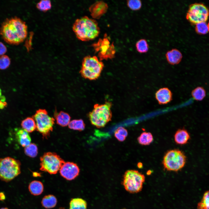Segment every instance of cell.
<instances>
[{
  "instance_id": "1",
  "label": "cell",
  "mask_w": 209,
  "mask_h": 209,
  "mask_svg": "<svg viewBox=\"0 0 209 209\" xmlns=\"http://www.w3.org/2000/svg\"><path fill=\"white\" fill-rule=\"evenodd\" d=\"M0 34L8 43L18 45L23 42L26 37L27 27L26 23L18 17L7 18L1 25Z\"/></svg>"
},
{
  "instance_id": "2",
  "label": "cell",
  "mask_w": 209,
  "mask_h": 209,
  "mask_svg": "<svg viewBox=\"0 0 209 209\" xmlns=\"http://www.w3.org/2000/svg\"><path fill=\"white\" fill-rule=\"evenodd\" d=\"M72 28L77 37L83 41L94 39L100 33V28L96 21L87 16L77 19Z\"/></svg>"
},
{
  "instance_id": "3",
  "label": "cell",
  "mask_w": 209,
  "mask_h": 209,
  "mask_svg": "<svg viewBox=\"0 0 209 209\" xmlns=\"http://www.w3.org/2000/svg\"><path fill=\"white\" fill-rule=\"evenodd\" d=\"M111 103L109 102L103 104H95L93 109L88 114L91 124L98 128L104 127L111 120Z\"/></svg>"
},
{
  "instance_id": "4",
  "label": "cell",
  "mask_w": 209,
  "mask_h": 209,
  "mask_svg": "<svg viewBox=\"0 0 209 209\" xmlns=\"http://www.w3.org/2000/svg\"><path fill=\"white\" fill-rule=\"evenodd\" d=\"M104 66L103 62L96 56L89 55L84 57L80 73L83 78L96 80L100 77Z\"/></svg>"
},
{
  "instance_id": "5",
  "label": "cell",
  "mask_w": 209,
  "mask_h": 209,
  "mask_svg": "<svg viewBox=\"0 0 209 209\" xmlns=\"http://www.w3.org/2000/svg\"><path fill=\"white\" fill-rule=\"evenodd\" d=\"M21 163L14 158L7 157L0 159V179L8 182L21 173Z\"/></svg>"
},
{
  "instance_id": "6",
  "label": "cell",
  "mask_w": 209,
  "mask_h": 209,
  "mask_svg": "<svg viewBox=\"0 0 209 209\" xmlns=\"http://www.w3.org/2000/svg\"><path fill=\"white\" fill-rule=\"evenodd\" d=\"M145 180V177L143 174L136 170H129L124 174L122 184L128 192L137 193L142 190Z\"/></svg>"
},
{
  "instance_id": "7",
  "label": "cell",
  "mask_w": 209,
  "mask_h": 209,
  "mask_svg": "<svg viewBox=\"0 0 209 209\" xmlns=\"http://www.w3.org/2000/svg\"><path fill=\"white\" fill-rule=\"evenodd\" d=\"M186 157L182 151L174 149L167 151L164 155L162 163L164 168L169 171H178L185 165Z\"/></svg>"
},
{
  "instance_id": "8",
  "label": "cell",
  "mask_w": 209,
  "mask_h": 209,
  "mask_svg": "<svg viewBox=\"0 0 209 209\" xmlns=\"http://www.w3.org/2000/svg\"><path fill=\"white\" fill-rule=\"evenodd\" d=\"M36 125V130L46 138L52 131L55 119L50 116L44 109L37 110L33 116Z\"/></svg>"
},
{
  "instance_id": "9",
  "label": "cell",
  "mask_w": 209,
  "mask_h": 209,
  "mask_svg": "<svg viewBox=\"0 0 209 209\" xmlns=\"http://www.w3.org/2000/svg\"><path fill=\"white\" fill-rule=\"evenodd\" d=\"M40 170L49 174H55L65 163L64 160L56 153H45L40 157Z\"/></svg>"
},
{
  "instance_id": "10",
  "label": "cell",
  "mask_w": 209,
  "mask_h": 209,
  "mask_svg": "<svg viewBox=\"0 0 209 209\" xmlns=\"http://www.w3.org/2000/svg\"><path fill=\"white\" fill-rule=\"evenodd\" d=\"M209 15V10L204 4L195 3L190 5L186 14V18L191 23L197 24L206 22Z\"/></svg>"
},
{
  "instance_id": "11",
  "label": "cell",
  "mask_w": 209,
  "mask_h": 209,
  "mask_svg": "<svg viewBox=\"0 0 209 209\" xmlns=\"http://www.w3.org/2000/svg\"><path fill=\"white\" fill-rule=\"evenodd\" d=\"M93 46L96 51L99 52L98 56L100 61L113 58L115 53L114 46L113 44H110L107 38L99 39Z\"/></svg>"
},
{
  "instance_id": "12",
  "label": "cell",
  "mask_w": 209,
  "mask_h": 209,
  "mask_svg": "<svg viewBox=\"0 0 209 209\" xmlns=\"http://www.w3.org/2000/svg\"><path fill=\"white\" fill-rule=\"evenodd\" d=\"M80 169L77 164L73 162H65L59 170L61 175L67 180L75 179L79 174Z\"/></svg>"
},
{
  "instance_id": "13",
  "label": "cell",
  "mask_w": 209,
  "mask_h": 209,
  "mask_svg": "<svg viewBox=\"0 0 209 209\" xmlns=\"http://www.w3.org/2000/svg\"><path fill=\"white\" fill-rule=\"evenodd\" d=\"M108 8L107 3L102 1H99L91 5L89 8V10L93 18L99 19L106 13Z\"/></svg>"
},
{
  "instance_id": "14",
  "label": "cell",
  "mask_w": 209,
  "mask_h": 209,
  "mask_svg": "<svg viewBox=\"0 0 209 209\" xmlns=\"http://www.w3.org/2000/svg\"><path fill=\"white\" fill-rule=\"evenodd\" d=\"M155 96L156 100L160 105L168 104L172 100V93L167 87L159 89L156 91Z\"/></svg>"
},
{
  "instance_id": "15",
  "label": "cell",
  "mask_w": 209,
  "mask_h": 209,
  "mask_svg": "<svg viewBox=\"0 0 209 209\" xmlns=\"http://www.w3.org/2000/svg\"><path fill=\"white\" fill-rule=\"evenodd\" d=\"M15 135L17 141L21 146L25 147L31 143V137L27 132L22 128L16 129Z\"/></svg>"
},
{
  "instance_id": "16",
  "label": "cell",
  "mask_w": 209,
  "mask_h": 209,
  "mask_svg": "<svg viewBox=\"0 0 209 209\" xmlns=\"http://www.w3.org/2000/svg\"><path fill=\"white\" fill-rule=\"evenodd\" d=\"M165 56L168 62L171 65L179 64L181 61L183 57L180 51L175 48L167 51L165 54Z\"/></svg>"
},
{
  "instance_id": "17",
  "label": "cell",
  "mask_w": 209,
  "mask_h": 209,
  "mask_svg": "<svg viewBox=\"0 0 209 209\" xmlns=\"http://www.w3.org/2000/svg\"><path fill=\"white\" fill-rule=\"evenodd\" d=\"M190 136L187 131L184 129H178L174 135V140L176 144L183 145L188 143Z\"/></svg>"
},
{
  "instance_id": "18",
  "label": "cell",
  "mask_w": 209,
  "mask_h": 209,
  "mask_svg": "<svg viewBox=\"0 0 209 209\" xmlns=\"http://www.w3.org/2000/svg\"><path fill=\"white\" fill-rule=\"evenodd\" d=\"M54 117L57 123L62 127L67 126L71 121V118L70 115L64 111H61L58 113H56L55 114Z\"/></svg>"
},
{
  "instance_id": "19",
  "label": "cell",
  "mask_w": 209,
  "mask_h": 209,
  "mask_svg": "<svg viewBox=\"0 0 209 209\" xmlns=\"http://www.w3.org/2000/svg\"><path fill=\"white\" fill-rule=\"evenodd\" d=\"M28 190L30 193L35 196L41 194L44 190V185L41 181L34 180L31 181L28 185Z\"/></svg>"
},
{
  "instance_id": "20",
  "label": "cell",
  "mask_w": 209,
  "mask_h": 209,
  "mask_svg": "<svg viewBox=\"0 0 209 209\" xmlns=\"http://www.w3.org/2000/svg\"><path fill=\"white\" fill-rule=\"evenodd\" d=\"M21 125L22 128L28 133L32 132L36 129L35 122L33 117H28L23 120Z\"/></svg>"
},
{
  "instance_id": "21",
  "label": "cell",
  "mask_w": 209,
  "mask_h": 209,
  "mask_svg": "<svg viewBox=\"0 0 209 209\" xmlns=\"http://www.w3.org/2000/svg\"><path fill=\"white\" fill-rule=\"evenodd\" d=\"M57 202V199L54 195L49 194L44 196L42 198L41 203L43 207L46 209L54 207Z\"/></svg>"
},
{
  "instance_id": "22",
  "label": "cell",
  "mask_w": 209,
  "mask_h": 209,
  "mask_svg": "<svg viewBox=\"0 0 209 209\" xmlns=\"http://www.w3.org/2000/svg\"><path fill=\"white\" fill-rule=\"evenodd\" d=\"M87 207L86 201L81 198L72 199L70 202L69 209H87Z\"/></svg>"
},
{
  "instance_id": "23",
  "label": "cell",
  "mask_w": 209,
  "mask_h": 209,
  "mask_svg": "<svg viewBox=\"0 0 209 209\" xmlns=\"http://www.w3.org/2000/svg\"><path fill=\"white\" fill-rule=\"evenodd\" d=\"M153 140V136L152 134L146 132L142 133L137 138L138 143L143 145H149L152 142Z\"/></svg>"
},
{
  "instance_id": "24",
  "label": "cell",
  "mask_w": 209,
  "mask_h": 209,
  "mask_svg": "<svg viewBox=\"0 0 209 209\" xmlns=\"http://www.w3.org/2000/svg\"><path fill=\"white\" fill-rule=\"evenodd\" d=\"M192 96L194 100L198 101L203 100L206 95L205 90L202 87H198L192 90Z\"/></svg>"
},
{
  "instance_id": "25",
  "label": "cell",
  "mask_w": 209,
  "mask_h": 209,
  "mask_svg": "<svg viewBox=\"0 0 209 209\" xmlns=\"http://www.w3.org/2000/svg\"><path fill=\"white\" fill-rule=\"evenodd\" d=\"M68 126L70 129L80 131L83 130L85 127V124L81 119L71 121Z\"/></svg>"
},
{
  "instance_id": "26",
  "label": "cell",
  "mask_w": 209,
  "mask_h": 209,
  "mask_svg": "<svg viewBox=\"0 0 209 209\" xmlns=\"http://www.w3.org/2000/svg\"><path fill=\"white\" fill-rule=\"evenodd\" d=\"M38 148L37 145L34 143H31L25 147L24 153L28 156L31 158H35L38 154Z\"/></svg>"
},
{
  "instance_id": "27",
  "label": "cell",
  "mask_w": 209,
  "mask_h": 209,
  "mask_svg": "<svg viewBox=\"0 0 209 209\" xmlns=\"http://www.w3.org/2000/svg\"><path fill=\"white\" fill-rule=\"evenodd\" d=\"M136 49L140 53L147 52L149 49V46L145 39H141L138 41L136 44Z\"/></svg>"
},
{
  "instance_id": "28",
  "label": "cell",
  "mask_w": 209,
  "mask_h": 209,
  "mask_svg": "<svg viewBox=\"0 0 209 209\" xmlns=\"http://www.w3.org/2000/svg\"><path fill=\"white\" fill-rule=\"evenodd\" d=\"M197 209H209V190L204 193L202 199L198 203Z\"/></svg>"
},
{
  "instance_id": "29",
  "label": "cell",
  "mask_w": 209,
  "mask_h": 209,
  "mask_svg": "<svg viewBox=\"0 0 209 209\" xmlns=\"http://www.w3.org/2000/svg\"><path fill=\"white\" fill-rule=\"evenodd\" d=\"M128 135L127 130L122 127L118 128L115 131L114 136L119 141L122 142L126 139Z\"/></svg>"
},
{
  "instance_id": "30",
  "label": "cell",
  "mask_w": 209,
  "mask_h": 209,
  "mask_svg": "<svg viewBox=\"0 0 209 209\" xmlns=\"http://www.w3.org/2000/svg\"><path fill=\"white\" fill-rule=\"evenodd\" d=\"M51 1L49 0H42L38 3L36 5L37 8L41 11L46 12L51 8Z\"/></svg>"
},
{
  "instance_id": "31",
  "label": "cell",
  "mask_w": 209,
  "mask_h": 209,
  "mask_svg": "<svg viewBox=\"0 0 209 209\" xmlns=\"http://www.w3.org/2000/svg\"><path fill=\"white\" fill-rule=\"evenodd\" d=\"M195 30L196 32L199 34L204 35L208 31V25L206 22H202L196 24Z\"/></svg>"
},
{
  "instance_id": "32",
  "label": "cell",
  "mask_w": 209,
  "mask_h": 209,
  "mask_svg": "<svg viewBox=\"0 0 209 209\" xmlns=\"http://www.w3.org/2000/svg\"><path fill=\"white\" fill-rule=\"evenodd\" d=\"M128 7L133 10H140L142 6V2L140 0H130L127 1Z\"/></svg>"
},
{
  "instance_id": "33",
  "label": "cell",
  "mask_w": 209,
  "mask_h": 209,
  "mask_svg": "<svg viewBox=\"0 0 209 209\" xmlns=\"http://www.w3.org/2000/svg\"><path fill=\"white\" fill-rule=\"evenodd\" d=\"M10 60L8 56L4 55L0 57V69L4 70L9 67Z\"/></svg>"
},
{
  "instance_id": "34",
  "label": "cell",
  "mask_w": 209,
  "mask_h": 209,
  "mask_svg": "<svg viewBox=\"0 0 209 209\" xmlns=\"http://www.w3.org/2000/svg\"><path fill=\"white\" fill-rule=\"evenodd\" d=\"M7 51L6 46L3 43L0 42V56L4 55Z\"/></svg>"
},
{
  "instance_id": "35",
  "label": "cell",
  "mask_w": 209,
  "mask_h": 209,
  "mask_svg": "<svg viewBox=\"0 0 209 209\" xmlns=\"http://www.w3.org/2000/svg\"><path fill=\"white\" fill-rule=\"evenodd\" d=\"M6 198L5 193L3 192H0V201H3L5 200Z\"/></svg>"
},
{
  "instance_id": "36",
  "label": "cell",
  "mask_w": 209,
  "mask_h": 209,
  "mask_svg": "<svg viewBox=\"0 0 209 209\" xmlns=\"http://www.w3.org/2000/svg\"><path fill=\"white\" fill-rule=\"evenodd\" d=\"M7 103L5 102H3L0 100V109H3L5 107H6Z\"/></svg>"
},
{
  "instance_id": "37",
  "label": "cell",
  "mask_w": 209,
  "mask_h": 209,
  "mask_svg": "<svg viewBox=\"0 0 209 209\" xmlns=\"http://www.w3.org/2000/svg\"><path fill=\"white\" fill-rule=\"evenodd\" d=\"M138 166L140 168V166L141 167L142 166V164L140 163H138Z\"/></svg>"
},
{
  "instance_id": "38",
  "label": "cell",
  "mask_w": 209,
  "mask_h": 209,
  "mask_svg": "<svg viewBox=\"0 0 209 209\" xmlns=\"http://www.w3.org/2000/svg\"><path fill=\"white\" fill-rule=\"evenodd\" d=\"M0 209H10L8 208L7 207H3V208H0Z\"/></svg>"
},
{
  "instance_id": "39",
  "label": "cell",
  "mask_w": 209,
  "mask_h": 209,
  "mask_svg": "<svg viewBox=\"0 0 209 209\" xmlns=\"http://www.w3.org/2000/svg\"><path fill=\"white\" fill-rule=\"evenodd\" d=\"M1 96V89L0 88V98Z\"/></svg>"
},
{
  "instance_id": "40",
  "label": "cell",
  "mask_w": 209,
  "mask_h": 209,
  "mask_svg": "<svg viewBox=\"0 0 209 209\" xmlns=\"http://www.w3.org/2000/svg\"><path fill=\"white\" fill-rule=\"evenodd\" d=\"M207 25H208V31L209 32V21Z\"/></svg>"
},
{
  "instance_id": "41",
  "label": "cell",
  "mask_w": 209,
  "mask_h": 209,
  "mask_svg": "<svg viewBox=\"0 0 209 209\" xmlns=\"http://www.w3.org/2000/svg\"><path fill=\"white\" fill-rule=\"evenodd\" d=\"M59 209H65L63 208H61Z\"/></svg>"
}]
</instances>
